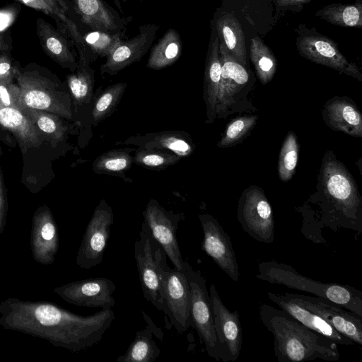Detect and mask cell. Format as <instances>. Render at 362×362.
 Segmentation results:
<instances>
[{
  "label": "cell",
  "mask_w": 362,
  "mask_h": 362,
  "mask_svg": "<svg viewBox=\"0 0 362 362\" xmlns=\"http://www.w3.org/2000/svg\"><path fill=\"white\" fill-rule=\"evenodd\" d=\"M115 319L112 308L93 315L74 314L47 301L8 298L0 303V325L77 352L100 342Z\"/></svg>",
  "instance_id": "1"
},
{
  "label": "cell",
  "mask_w": 362,
  "mask_h": 362,
  "mask_svg": "<svg viewBox=\"0 0 362 362\" xmlns=\"http://www.w3.org/2000/svg\"><path fill=\"white\" fill-rule=\"evenodd\" d=\"M318 191L302 206L300 229L304 237L314 243L325 244L324 228L332 231L351 230L358 238L362 233V199L352 175L346 167L327 151L320 174Z\"/></svg>",
  "instance_id": "2"
},
{
  "label": "cell",
  "mask_w": 362,
  "mask_h": 362,
  "mask_svg": "<svg viewBox=\"0 0 362 362\" xmlns=\"http://www.w3.org/2000/svg\"><path fill=\"white\" fill-rule=\"evenodd\" d=\"M259 315L273 334L274 351L279 362L339 360L340 354L334 342L306 327L286 311L262 303Z\"/></svg>",
  "instance_id": "3"
},
{
  "label": "cell",
  "mask_w": 362,
  "mask_h": 362,
  "mask_svg": "<svg viewBox=\"0 0 362 362\" xmlns=\"http://www.w3.org/2000/svg\"><path fill=\"white\" fill-rule=\"evenodd\" d=\"M258 272L255 277L259 280L324 298L362 317V292L354 287L313 280L274 259L259 262Z\"/></svg>",
  "instance_id": "4"
},
{
  "label": "cell",
  "mask_w": 362,
  "mask_h": 362,
  "mask_svg": "<svg viewBox=\"0 0 362 362\" xmlns=\"http://www.w3.org/2000/svg\"><path fill=\"white\" fill-rule=\"evenodd\" d=\"M219 54L221 74L216 118H226L235 112L256 111L247 98L254 84L247 67L233 57L221 42Z\"/></svg>",
  "instance_id": "5"
},
{
  "label": "cell",
  "mask_w": 362,
  "mask_h": 362,
  "mask_svg": "<svg viewBox=\"0 0 362 362\" xmlns=\"http://www.w3.org/2000/svg\"><path fill=\"white\" fill-rule=\"evenodd\" d=\"M134 257L144 298L158 311L164 313L160 270L161 262L167 255L144 221L134 243Z\"/></svg>",
  "instance_id": "6"
},
{
  "label": "cell",
  "mask_w": 362,
  "mask_h": 362,
  "mask_svg": "<svg viewBox=\"0 0 362 362\" xmlns=\"http://www.w3.org/2000/svg\"><path fill=\"white\" fill-rule=\"evenodd\" d=\"M20 88L19 107H29L74 119L70 94L57 89V85L34 73L18 75Z\"/></svg>",
  "instance_id": "7"
},
{
  "label": "cell",
  "mask_w": 362,
  "mask_h": 362,
  "mask_svg": "<svg viewBox=\"0 0 362 362\" xmlns=\"http://www.w3.org/2000/svg\"><path fill=\"white\" fill-rule=\"evenodd\" d=\"M164 313L179 334L193 327L191 315V290L185 271L170 268L167 257L160 264Z\"/></svg>",
  "instance_id": "8"
},
{
  "label": "cell",
  "mask_w": 362,
  "mask_h": 362,
  "mask_svg": "<svg viewBox=\"0 0 362 362\" xmlns=\"http://www.w3.org/2000/svg\"><path fill=\"white\" fill-rule=\"evenodd\" d=\"M184 270L191 290V315L194 328L204 344L208 355L219 361L211 300L206 280L199 270H194L187 262Z\"/></svg>",
  "instance_id": "9"
},
{
  "label": "cell",
  "mask_w": 362,
  "mask_h": 362,
  "mask_svg": "<svg viewBox=\"0 0 362 362\" xmlns=\"http://www.w3.org/2000/svg\"><path fill=\"white\" fill-rule=\"evenodd\" d=\"M238 220L251 238L270 244L274 240L273 211L263 190L257 186L245 189L238 201Z\"/></svg>",
  "instance_id": "10"
},
{
  "label": "cell",
  "mask_w": 362,
  "mask_h": 362,
  "mask_svg": "<svg viewBox=\"0 0 362 362\" xmlns=\"http://www.w3.org/2000/svg\"><path fill=\"white\" fill-rule=\"evenodd\" d=\"M113 223L112 207L102 199L93 211L77 252L76 262L80 268L88 269L101 263Z\"/></svg>",
  "instance_id": "11"
},
{
  "label": "cell",
  "mask_w": 362,
  "mask_h": 362,
  "mask_svg": "<svg viewBox=\"0 0 362 362\" xmlns=\"http://www.w3.org/2000/svg\"><path fill=\"white\" fill-rule=\"evenodd\" d=\"M296 45L299 54L307 59L362 81V74L358 66L349 62L330 38L315 30H300Z\"/></svg>",
  "instance_id": "12"
},
{
  "label": "cell",
  "mask_w": 362,
  "mask_h": 362,
  "mask_svg": "<svg viewBox=\"0 0 362 362\" xmlns=\"http://www.w3.org/2000/svg\"><path fill=\"white\" fill-rule=\"evenodd\" d=\"M143 216L151 235L162 247L174 268L183 270L186 262L182 257L176 235L180 215L167 211L157 200L151 199L143 211Z\"/></svg>",
  "instance_id": "13"
},
{
  "label": "cell",
  "mask_w": 362,
  "mask_h": 362,
  "mask_svg": "<svg viewBox=\"0 0 362 362\" xmlns=\"http://www.w3.org/2000/svg\"><path fill=\"white\" fill-rule=\"evenodd\" d=\"M90 61L79 59L76 69L67 76V85L74 107V117L78 118L83 144L93 136L91 110L95 97V71L90 65Z\"/></svg>",
  "instance_id": "14"
},
{
  "label": "cell",
  "mask_w": 362,
  "mask_h": 362,
  "mask_svg": "<svg viewBox=\"0 0 362 362\" xmlns=\"http://www.w3.org/2000/svg\"><path fill=\"white\" fill-rule=\"evenodd\" d=\"M209 295L213 306L219 359L223 362H235L240 356L243 344V332L238 312L228 309L212 284L209 287Z\"/></svg>",
  "instance_id": "15"
},
{
  "label": "cell",
  "mask_w": 362,
  "mask_h": 362,
  "mask_svg": "<svg viewBox=\"0 0 362 362\" xmlns=\"http://www.w3.org/2000/svg\"><path fill=\"white\" fill-rule=\"evenodd\" d=\"M204 233L202 250L229 278L238 282L240 271L230 237L211 214L199 215Z\"/></svg>",
  "instance_id": "16"
},
{
  "label": "cell",
  "mask_w": 362,
  "mask_h": 362,
  "mask_svg": "<svg viewBox=\"0 0 362 362\" xmlns=\"http://www.w3.org/2000/svg\"><path fill=\"white\" fill-rule=\"evenodd\" d=\"M116 291L114 282L106 277H92L57 286L53 291L64 301L76 306L112 308Z\"/></svg>",
  "instance_id": "17"
},
{
  "label": "cell",
  "mask_w": 362,
  "mask_h": 362,
  "mask_svg": "<svg viewBox=\"0 0 362 362\" xmlns=\"http://www.w3.org/2000/svg\"><path fill=\"white\" fill-rule=\"evenodd\" d=\"M305 308L320 315L338 332L362 346V317L318 296L292 293Z\"/></svg>",
  "instance_id": "18"
},
{
  "label": "cell",
  "mask_w": 362,
  "mask_h": 362,
  "mask_svg": "<svg viewBox=\"0 0 362 362\" xmlns=\"http://www.w3.org/2000/svg\"><path fill=\"white\" fill-rule=\"evenodd\" d=\"M158 28V26L155 24L141 26L135 37L126 42L122 41L101 65V75L117 74L132 64L140 61L150 49Z\"/></svg>",
  "instance_id": "19"
},
{
  "label": "cell",
  "mask_w": 362,
  "mask_h": 362,
  "mask_svg": "<svg viewBox=\"0 0 362 362\" xmlns=\"http://www.w3.org/2000/svg\"><path fill=\"white\" fill-rule=\"evenodd\" d=\"M30 246L34 260L43 265L52 264L59 249L57 226L50 209L42 206L32 220Z\"/></svg>",
  "instance_id": "20"
},
{
  "label": "cell",
  "mask_w": 362,
  "mask_h": 362,
  "mask_svg": "<svg viewBox=\"0 0 362 362\" xmlns=\"http://www.w3.org/2000/svg\"><path fill=\"white\" fill-rule=\"evenodd\" d=\"M269 299L286 311L293 318L311 330L317 332L332 340L337 345L353 346L355 344L338 332L332 326L320 315L305 308L291 293L284 294L268 292Z\"/></svg>",
  "instance_id": "21"
},
{
  "label": "cell",
  "mask_w": 362,
  "mask_h": 362,
  "mask_svg": "<svg viewBox=\"0 0 362 362\" xmlns=\"http://www.w3.org/2000/svg\"><path fill=\"white\" fill-rule=\"evenodd\" d=\"M322 117L332 130L362 137V116L357 105L349 98L334 97L327 101Z\"/></svg>",
  "instance_id": "22"
},
{
  "label": "cell",
  "mask_w": 362,
  "mask_h": 362,
  "mask_svg": "<svg viewBox=\"0 0 362 362\" xmlns=\"http://www.w3.org/2000/svg\"><path fill=\"white\" fill-rule=\"evenodd\" d=\"M118 144L168 150L181 158L190 156L195 149V145L188 133L175 130L137 134Z\"/></svg>",
  "instance_id": "23"
},
{
  "label": "cell",
  "mask_w": 362,
  "mask_h": 362,
  "mask_svg": "<svg viewBox=\"0 0 362 362\" xmlns=\"http://www.w3.org/2000/svg\"><path fill=\"white\" fill-rule=\"evenodd\" d=\"M221 64L218 36L211 44L206 62L203 98L206 105V120L212 124L216 119V105L220 88Z\"/></svg>",
  "instance_id": "24"
},
{
  "label": "cell",
  "mask_w": 362,
  "mask_h": 362,
  "mask_svg": "<svg viewBox=\"0 0 362 362\" xmlns=\"http://www.w3.org/2000/svg\"><path fill=\"white\" fill-rule=\"evenodd\" d=\"M0 124L14 134L24 149L40 146L45 139L30 119L17 108L0 107Z\"/></svg>",
  "instance_id": "25"
},
{
  "label": "cell",
  "mask_w": 362,
  "mask_h": 362,
  "mask_svg": "<svg viewBox=\"0 0 362 362\" xmlns=\"http://www.w3.org/2000/svg\"><path fill=\"white\" fill-rule=\"evenodd\" d=\"M218 37L228 53L238 62L247 66L244 32L236 17L224 13L216 21Z\"/></svg>",
  "instance_id": "26"
},
{
  "label": "cell",
  "mask_w": 362,
  "mask_h": 362,
  "mask_svg": "<svg viewBox=\"0 0 362 362\" xmlns=\"http://www.w3.org/2000/svg\"><path fill=\"white\" fill-rule=\"evenodd\" d=\"M82 21L95 30L112 33L119 23L110 8L102 0H74Z\"/></svg>",
  "instance_id": "27"
},
{
  "label": "cell",
  "mask_w": 362,
  "mask_h": 362,
  "mask_svg": "<svg viewBox=\"0 0 362 362\" xmlns=\"http://www.w3.org/2000/svg\"><path fill=\"white\" fill-rule=\"evenodd\" d=\"M20 110L53 146H57L64 139L69 127L62 119V117L29 107H21Z\"/></svg>",
  "instance_id": "28"
},
{
  "label": "cell",
  "mask_w": 362,
  "mask_h": 362,
  "mask_svg": "<svg viewBox=\"0 0 362 362\" xmlns=\"http://www.w3.org/2000/svg\"><path fill=\"white\" fill-rule=\"evenodd\" d=\"M37 27L39 37L47 52L62 66L74 71L78 62L66 40L41 20L38 21Z\"/></svg>",
  "instance_id": "29"
},
{
  "label": "cell",
  "mask_w": 362,
  "mask_h": 362,
  "mask_svg": "<svg viewBox=\"0 0 362 362\" xmlns=\"http://www.w3.org/2000/svg\"><path fill=\"white\" fill-rule=\"evenodd\" d=\"M182 52L179 33L173 28L168 30L151 50L146 66L160 70L174 64Z\"/></svg>",
  "instance_id": "30"
},
{
  "label": "cell",
  "mask_w": 362,
  "mask_h": 362,
  "mask_svg": "<svg viewBox=\"0 0 362 362\" xmlns=\"http://www.w3.org/2000/svg\"><path fill=\"white\" fill-rule=\"evenodd\" d=\"M132 148L112 149L98 156L92 165L93 171L98 175H108L127 181L126 173L134 163Z\"/></svg>",
  "instance_id": "31"
},
{
  "label": "cell",
  "mask_w": 362,
  "mask_h": 362,
  "mask_svg": "<svg viewBox=\"0 0 362 362\" xmlns=\"http://www.w3.org/2000/svg\"><path fill=\"white\" fill-rule=\"evenodd\" d=\"M151 327L136 332V336L124 354L117 362H153L160 354V349L152 337Z\"/></svg>",
  "instance_id": "32"
},
{
  "label": "cell",
  "mask_w": 362,
  "mask_h": 362,
  "mask_svg": "<svg viewBox=\"0 0 362 362\" xmlns=\"http://www.w3.org/2000/svg\"><path fill=\"white\" fill-rule=\"evenodd\" d=\"M315 16L328 23L341 27H362V3L353 4H332L315 13Z\"/></svg>",
  "instance_id": "33"
},
{
  "label": "cell",
  "mask_w": 362,
  "mask_h": 362,
  "mask_svg": "<svg viewBox=\"0 0 362 362\" xmlns=\"http://www.w3.org/2000/svg\"><path fill=\"white\" fill-rule=\"evenodd\" d=\"M127 87V83L119 82L107 86L98 94L95 93L91 110L93 127H95L101 121L112 115Z\"/></svg>",
  "instance_id": "34"
},
{
  "label": "cell",
  "mask_w": 362,
  "mask_h": 362,
  "mask_svg": "<svg viewBox=\"0 0 362 362\" xmlns=\"http://www.w3.org/2000/svg\"><path fill=\"white\" fill-rule=\"evenodd\" d=\"M250 59L260 82H270L277 69V60L272 50L258 37L250 41Z\"/></svg>",
  "instance_id": "35"
},
{
  "label": "cell",
  "mask_w": 362,
  "mask_h": 362,
  "mask_svg": "<svg viewBox=\"0 0 362 362\" xmlns=\"http://www.w3.org/2000/svg\"><path fill=\"white\" fill-rule=\"evenodd\" d=\"M23 4L33 8L34 9L42 11L47 15L51 16L58 21L63 23L66 27L68 32L77 44V47L79 51V58H84L92 61L90 53L86 47L83 37L81 36L78 31L76 25L73 21H71L68 16L66 15V12L64 11L57 9L49 4L45 0H18Z\"/></svg>",
  "instance_id": "36"
},
{
  "label": "cell",
  "mask_w": 362,
  "mask_h": 362,
  "mask_svg": "<svg viewBox=\"0 0 362 362\" xmlns=\"http://www.w3.org/2000/svg\"><path fill=\"white\" fill-rule=\"evenodd\" d=\"M135 150L134 163L148 169H165L176 164L182 158L173 152L164 149L139 147Z\"/></svg>",
  "instance_id": "37"
},
{
  "label": "cell",
  "mask_w": 362,
  "mask_h": 362,
  "mask_svg": "<svg viewBox=\"0 0 362 362\" xmlns=\"http://www.w3.org/2000/svg\"><path fill=\"white\" fill-rule=\"evenodd\" d=\"M299 152L296 134L288 132L281 146L278 163V175L283 182L290 180L295 173Z\"/></svg>",
  "instance_id": "38"
},
{
  "label": "cell",
  "mask_w": 362,
  "mask_h": 362,
  "mask_svg": "<svg viewBox=\"0 0 362 362\" xmlns=\"http://www.w3.org/2000/svg\"><path fill=\"white\" fill-rule=\"evenodd\" d=\"M257 119L258 115H245L235 118L227 125L217 146L228 148L236 145L251 132Z\"/></svg>",
  "instance_id": "39"
},
{
  "label": "cell",
  "mask_w": 362,
  "mask_h": 362,
  "mask_svg": "<svg viewBox=\"0 0 362 362\" xmlns=\"http://www.w3.org/2000/svg\"><path fill=\"white\" fill-rule=\"evenodd\" d=\"M83 41L93 57H107L122 41L119 33L95 30L87 33Z\"/></svg>",
  "instance_id": "40"
},
{
  "label": "cell",
  "mask_w": 362,
  "mask_h": 362,
  "mask_svg": "<svg viewBox=\"0 0 362 362\" xmlns=\"http://www.w3.org/2000/svg\"><path fill=\"white\" fill-rule=\"evenodd\" d=\"M20 88L11 81L0 80V107H9L20 110Z\"/></svg>",
  "instance_id": "41"
},
{
  "label": "cell",
  "mask_w": 362,
  "mask_h": 362,
  "mask_svg": "<svg viewBox=\"0 0 362 362\" xmlns=\"http://www.w3.org/2000/svg\"><path fill=\"white\" fill-rule=\"evenodd\" d=\"M17 71L6 56L0 57V80L11 81Z\"/></svg>",
  "instance_id": "42"
},
{
  "label": "cell",
  "mask_w": 362,
  "mask_h": 362,
  "mask_svg": "<svg viewBox=\"0 0 362 362\" xmlns=\"http://www.w3.org/2000/svg\"><path fill=\"white\" fill-rule=\"evenodd\" d=\"M6 201L4 195L2 177L0 173V235L3 233L6 221Z\"/></svg>",
  "instance_id": "43"
},
{
  "label": "cell",
  "mask_w": 362,
  "mask_h": 362,
  "mask_svg": "<svg viewBox=\"0 0 362 362\" xmlns=\"http://www.w3.org/2000/svg\"><path fill=\"white\" fill-rule=\"evenodd\" d=\"M13 19L12 13L7 11H0V30L8 26Z\"/></svg>",
  "instance_id": "44"
},
{
  "label": "cell",
  "mask_w": 362,
  "mask_h": 362,
  "mask_svg": "<svg viewBox=\"0 0 362 362\" xmlns=\"http://www.w3.org/2000/svg\"><path fill=\"white\" fill-rule=\"evenodd\" d=\"M49 4L57 9L67 11V6L63 0H45Z\"/></svg>",
  "instance_id": "45"
},
{
  "label": "cell",
  "mask_w": 362,
  "mask_h": 362,
  "mask_svg": "<svg viewBox=\"0 0 362 362\" xmlns=\"http://www.w3.org/2000/svg\"><path fill=\"white\" fill-rule=\"evenodd\" d=\"M311 0H277V3L280 6H294L305 4Z\"/></svg>",
  "instance_id": "46"
},
{
  "label": "cell",
  "mask_w": 362,
  "mask_h": 362,
  "mask_svg": "<svg viewBox=\"0 0 362 362\" xmlns=\"http://www.w3.org/2000/svg\"><path fill=\"white\" fill-rule=\"evenodd\" d=\"M6 49V45L4 42L3 37L0 35V50L5 49Z\"/></svg>",
  "instance_id": "47"
},
{
  "label": "cell",
  "mask_w": 362,
  "mask_h": 362,
  "mask_svg": "<svg viewBox=\"0 0 362 362\" xmlns=\"http://www.w3.org/2000/svg\"><path fill=\"white\" fill-rule=\"evenodd\" d=\"M1 153V148H0V154Z\"/></svg>",
  "instance_id": "48"
}]
</instances>
